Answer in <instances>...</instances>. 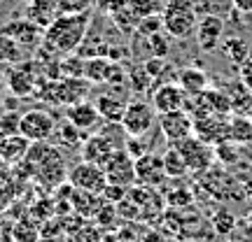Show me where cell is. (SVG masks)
I'll use <instances>...</instances> for the list:
<instances>
[{
  "mask_svg": "<svg viewBox=\"0 0 252 242\" xmlns=\"http://www.w3.org/2000/svg\"><path fill=\"white\" fill-rule=\"evenodd\" d=\"M89 30V12L87 14H61L45 30V42L56 54L77 52Z\"/></svg>",
  "mask_w": 252,
  "mask_h": 242,
  "instance_id": "cell-1",
  "label": "cell"
},
{
  "mask_svg": "<svg viewBox=\"0 0 252 242\" xmlns=\"http://www.w3.org/2000/svg\"><path fill=\"white\" fill-rule=\"evenodd\" d=\"M12 238H14V242H40L42 231H40V224H35L33 219H19V221H14Z\"/></svg>",
  "mask_w": 252,
  "mask_h": 242,
  "instance_id": "cell-26",
  "label": "cell"
},
{
  "mask_svg": "<svg viewBox=\"0 0 252 242\" xmlns=\"http://www.w3.org/2000/svg\"><path fill=\"white\" fill-rule=\"evenodd\" d=\"M24 17H26L28 21H33L37 28L47 30L56 19L61 17V12H59L56 0H28L26 14H24Z\"/></svg>",
  "mask_w": 252,
  "mask_h": 242,
  "instance_id": "cell-16",
  "label": "cell"
},
{
  "mask_svg": "<svg viewBox=\"0 0 252 242\" xmlns=\"http://www.w3.org/2000/svg\"><path fill=\"white\" fill-rule=\"evenodd\" d=\"M54 135L59 137V142L68 144V147H82V142L87 140V133H82L80 128H77V126H72L68 119L56 126V133Z\"/></svg>",
  "mask_w": 252,
  "mask_h": 242,
  "instance_id": "cell-28",
  "label": "cell"
},
{
  "mask_svg": "<svg viewBox=\"0 0 252 242\" xmlns=\"http://www.w3.org/2000/svg\"><path fill=\"white\" fill-rule=\"evenodd\" d=\"M222 54L229 58V61L234 63L236 68H241L248 58H250V47H248V42H245L243 37H236V35H231V37H224L222 40Z\"/></svg>",
  "mask_w": 252,
  "mask_h": 242,
  "instance_id": "cell-22",
  "label": "cell"
},
{
  "mask_svg": "<svg viewBox=\"0 0 252 242\" xmlns=\"http://www.w3.org/2000/svg\"><path fill=\"white\" fill-rule=\"evenodd\" d=\"M187 98H196L203 91H208V75L201 68H182L178 70V81H175Z\"/></svg>",
  "mask_w": 252,
  "mask_h": 242,
  "instance_id": "cell-19",
  "label": "cell"
},
{
  "mask_svg": "<svg viewBox=\"0 0 252 242\" xmlns=\"http://www.w3.org/2000/svg\"><path fill=\"white\" fill-rule=\"evenodd\" d=\"M173 147L182 154V159H185V163H187V168L191 172H206L215 163V147L198 140L196 135H191V137L173 144Z\"/></svg>",
  "mask_w": 252,
  "mask_h": 242,
  "instance_id": "cell-6",
  "label": "cell"
},
{
  "mask_svg": "<svg viewBox=\"0 0 252 242\" xmlns=\"http://www.w3.org/2000/svg\"><path fill=\"white\" fill-rule=\"evenodd\" d=\"M24 58V47L19 45L12 35L0 30V63L2 65H17Z\"/></svg>",
  "mask_w": 252,
  "mask_h": 242,
  "instance_id": "cell-24",
  "label": "cell"
},
{
  "mask_svg": "<svg viewBox=\"0 0 252 242\" xmlns=\"http://www.w3.org/2000/svg\"><path fill=\"white\" fill-rule=\"evenodd\" d=\"M103 242H124V235L122 233H105V240Z\"/></svg>",
  "mask_w": 252,
  "mask_h": 242,
  "instance_id": "cell-39",
  "label": "cell"
},
{
  "mask_svg": "<svg viewBox=\"0 0 252 242\" xmlns=\"http://www.w3.org/2000/svg\"><path fill=\"white\" fill-rule=\"evenodd\" d=\"M213 226L220 235H229L236 228V219L229 210H220L215 216H213Z\"/></svg>",
  "mask_w": 252,
  "mask_h": 242,
  "instance_id": "cell-34",
  "label": "cell"
},
{
  "mask_svg": "<svg viewBox=\"0 0 252 242\" xmlns=\"http://www.w3.org/2000/svg\"><path fill=\"white\" fill-rule=\"evenodd\" d=\"M238 147H241V144L231 142V140H224V142L215 144V159L222 161L224 165H234V163L238 161V156H241Z\"/></svg>",
  "mask_w": 252,
  "mask_h": 242,
  "instance_id": "cell-30",
  "label": "cell"
},
{
  "mask_svg": "<svg viewBox=\"0 0 252 242\" xmlns=\"http://www.w3.org/2000/svg\"><path fill=\"white\" fill-rule=\"evenodd\" d=\"M161 159H163V170H166V177H168V180H178V177H185L189 172L182 154L178 152L173 144L166 149V154H163Z\"/></svg>",
  "mask_w": 252,
  "mask_h": 242,
  "instance_id": "cell-25",
  "label": "cell"
},
{
  "mask_svg": "<svg viewBox=\"0 0 252 242\" xmlns=\"http://www.w3.org/2000/svg\"><path fill=\"white\" fill-rule=\"evenodd\" d=\"M7 86L12 89L14 96H28V93H35L37 84H35V75L31 72V65H26V63L14 65V68L7 72Z\"/></svg>",
  "mask_w": 252,
  "mask_h": 242,
  "instance_id": "cell-18",
  "label": "cell"
},
{
  "mask_svg": "<svg viewBox=\"0 0 252 242\" xmlns=\"http://www.w3.org/2000/svg\"><path fill=\"white\" fill-rule=\"evenodd\" d=\"M238 80L243 81L245 86L252 91V56L241 65V68H238Z\"/></svg>",
  "mask_w": 252,
  "mask_h": 242,
  "instance_id": "cell-37",
  "label": "cell"
},
{
  "mask_svg": "<svg viewBox=\"0 0 252 242\" xmlns=\"http://www.w3.org/2000/svg\"><path fill=\"white\" fill-rule=\"evenodd\" d=\"M19 133L26 137L28 142H47L56 133V119L47 109L33 108L26 109L19 117Z\"/></svg>",
  "mask_w": 252,
  "mask_h": 242,
  "instance_id": "cell-5",
  "label": "cell"
},
{
  "mask_svg": "<svg viewBox=\"0 0 252 242\" xmlns=\"http://www.w3.org/2000/svg\"><path fill=\"white\" fill-rule=\"evenodd\" d=\"M194 135L208 144H220L229 140V119L226 117H203L194 119Z\"/></svg>",
  "mask_w": 252,
  "mask_h": 242,
  "instance_id": "cell-15",
  "label": "cell"
},
{
  "mask_svg": "<svg viewBox=\"0 0 252 242\" xmlns=\"http://www.w3.org/2000/svg\"><path fill=\"white\" fill-rule=\"evenodd\" d=\"M68 182L72 184V188L87 191V193H96V196H103V191L108 187V180H105L103 168L94 165V163H87V161L77 163V165L68 172Z\"/></svg>",
  "mask_w": 252,
  "mask_h": 242,
  "instance_id": "cell-8",
  "label": "cell"
},
{
  "mask_svg": "<svg viewBox=\"0 0 252 242\" xmlns=\"http://www.w3.org/2000/svg\"><path fill=\"white\" fill-rule=\"evenodd\" d=\"M126 105H128V103L117 98L115 93H103V96L96 100V109H98L100 119H103L105 124H122Z\"/></svg>",
  "mask_w": 252,
  "mask_h": 242,
  "instance_id": "cell-21",
  "label": "cell"
},
{
  "mask_svg": "<svg viewBox=\"0 0 252 242\" xmlns=\"http://www.w3.org/2000/svg\"><path fill=\"white\" fill-rule=\"evenodd\" d=\"M28 149H31V142L21 133L14 135H5L0 137V159L5 163H19L26 159Z\"/></svg>",
  "mask_w": 252,
  "mask_h": 242,
  "instance_id": "cell-20",
  "label": "cell"
},
{
  "mask_svg": "<svg viewBox=\"0 0 252 242\" xmlns=\"http://www.w3.org/2000/svg\"><path fill=\"white\" fill-rule=\"evenodd\" d=\"M0 30H5L7 35H12L19 45L24 47V49H35V47L40 45V40L45 37V30H42V28H37L35 24H33V21H28L26 17L12 19V21L5 24Z\"/></svg>",
  "mask_w": 252,
  "mask_h": 242,
  "instance_id": "cell-14",
  "label": "cell"
},
{
  "mask_svg": "<svg viewBox=\"0 0 252 242\" xmlns=\"http://www.w3.org/2000/svg\"><path fill=\"white\" fill-rule=\"evenodd\" d=\"M117 149H124V147L119 142H115V140L105 133L87 135V140H84L80 147L82 161L94 163V165H98V168H105V163L112 159V154L117 152Z\"/></svg>",
  "mask_w": 252,
  "mask_h": 242,
  "instance_id": "cell-9",
  "label": "cell"
},
{
  "mask_svg": "<svg viewBox=\"0 0 252 242\" xmlns=\"http://www.w3.org/2000/svg\"><path fill=\"white\" fill-rule=\"evenodd\" d=\"M229 140L236 144L252 142V119L245 114H231L229 117Z\"/></svg>",
  "mask_w": 252,
  "mask_h": 242,
  "instance_id": "cell-23",
  "label": "cell"
},
{
  "mask_svg": "<svg viewBox=\"0 0 252 242\" xmlns=\"http://www.w3.org/2000/svg\"><path fill=\"white\" fill-rule=\"evenodd\" d=\"M231 5L238 14H252V0H231Z\"/></svg>",
  "mask_w": 252,
  "mask_h": 242,
  "instance_id": "cell-38",
  "label": "cell"
},
{
  "mask_svg": "<svg viewBox=\"0 0 252 242\" xmlns=\"http://www.w3.org/2000/svg\"><path fill=\"white\" fill-rule=\"evenodd\" d=\"M128 84H131L135 91H150V89H154V86H157V84H154V80H152V75L145 70V65H140V68H133V70H131V75H128Z\"/></svg>",
  "mask_w": 252,
  "mask_h": 242,
  "instance_id": "cell-31",
  "label": "cell"
},
{
  "mask_svg": "<svg viewBox=\"0 0 252 242\" xmlns=\"http://www.w3.org/2000/svg\"><path fill=\"white\" fill-rule=\"evenodd\" d=\"M103 240H105V235L100 231V226L87 224V221L75 233H70V242H103Z\"/></svg>",
  "mask_w": 252,
  "mask_h": 242,
  "instance_id": "cell-29",
  "label": "cell"
},
{
  "mask_svg": "<svg viewBox=\"0 0 252 242\" xmlns=\"http://www.w3.org/2000/svg\"><path fill=\"white\" fill-rule=\"evenodd\" d=\"M12 228H14V221H9L5 215H0V242H12Z\"/></svg>",
  "mask_w": 252,
  "mask_h": 242,
  "instance_id": "cell-36",
  "label": "cell"
},
{
  "mask_svg": "<svg viewBox=\"0 0 252 242\" xmlns=\"http://www.w3.org/2000/svg\"><path fill=\"white\" fill-rule=\"evenodd\" d=\"M65 119H68L72 126H77L82 133H89V131H94V128L98 126L100 114H98V109H96V105L82 100V103H75V105L68 108Z\"/></svg>",
  "mask_w": 252,
  "mask_h": 242,
  "instance_id": "cell-17",
  "label": "cell"
},
{
  "mask_svg": "<svg viewBox=\"0 0 252 242\" xmlns=\"http://www.w3.org/2000/svg\"><path fill=\"white\" fill-rule=\"evenodd\" d=\"M243 228H245V233H248V235H250V238H252V215H250V216H248V219H245V224H243Z\"/></svg>",
  "mask_w": 252,
  "mask_h": 242,
  "instance_id": "cell-40",
  "label": "cell"
},
{
  "mask_svg": "<svg viewBox=\"0 0 252 242\" xmlns=\"http://www.w3.org/2000/svg\"><path fill=\"white\" fill-rule=\"evenodd\" d=\"M198 7L194 0H166L161 9L163 30L175 40H185L196 33L198 26Z\"/></svg>",
  "mask_w": 252,
  "mask_h": 242,
  "instance_id": "cell-3",
  "label": "cell"
},
{
  "mask_svg": "<svg viewBox=\"0 0 252 242\" xmlns=\"http://www.w3.org/2000/svg\"><path fill=\"white\" fill-rule=\"evenodd\" d=\"M224 40V19L217 17V14H206V17L198 19L196 26V42L201 47V52L213 54L222 47Z\"/></svg>",
  "mask_w": 252,
  "mask_h": 242,
  "instance_id": "cell-12",
  "label": "cell"
},
{
  "mask_svg": "<svg viewBox=\"0 0 252 242\" xmlns=\"http://www.w3.org/2000/svg\"><path fill=\"white\" fill-rule=\"evenodd\" d=\"M163 5H166V2H161V0H131V7H133V12L140 19L161 14Z\"/></svg>",
  "mask_w": 252,
  "mask_h": 242,
  "instance_id": "cell-32",
  "label": "cell"
},
{
  "mask_svg": "<svg viewBox=\"0 0 252 242\" xmlns=\"http://www.w3.org/2000/svg\"><path fill=\"white\" fill-rule=\"evenodd\" d=\"M168 33L161 30V33H154L150 37H143L145 40V49H147V54L150 58H166L168 52H171V42H168Z\"/></svg>",
  "mask_w": 252,
  "mask_h": 242,
  "instance_id": "cell-27",
  "label": "cell"
},
{
  "mask_svg": "<svg viewBox=\"0 0 252 242\" xmlns=\"http://www.w3.org/2000/svg\"><path fill=\"white\" fill-rule=\"evenodd\" d=\"M26 165H31V172L49 188L61 187L63 182H68L65 161H63L61 152L49 142L31 144V149L26 154Z\"/></svg>",
  "mask_w": 252,
  "mask_h": 242,
  "instance_id": "cell-2",
  "label": "cell"
},
{
  "mask_svg": "<svg viewBox=\"0 0 252 242\" xmlns=\"http://www.w3.org/2000/svg\"><path fill=\"white\" fill-rule=\"evenodd\" d=\"M187 93L175 84V81H163L157 84L152 89V108L157 109V114H168V112H178V109L187 108Z\"/></svg>",
  "mask_w": 252,
  "mask_h": 242,
  "instance_id": "cell-10",
  "label": "cell"
},
{
  "mask_svg": "<svg viewBox=\"0 0 252 242\" xmlns=\"http://www.w3.org/2000/svg\"><path fill=\"white\" fill-rule=\"evenodd\" d=\"M166 180L168 177H166V170H163L161 156L147 152L145 156L135 159V184L154 188V187H161Z\"/></svg>",
  "mask_w": 252,
  "mask_h": 242,
  "instance_id": "cell-13",
  "label": "cell"
},
{
  "mask_svg": "<svg viewBox=\"0 0 252 242\" xmlns=\"http://www.w3.org/2000/svg\"><path fill=\"white\" fill-rule=\"evenodd\" d=\"M105 180L108 184L112 187H122V188H128L135 184V159L126 149H117L112 154V159L105 163Z\"/></svg>",
  "mask_w": 252,
  "mask_h": 242,
  "instance_id": "cell-7",
  "label": "cell"
},
{
  "mask_svg": "<svg viewBox=\"0 0 252 242\" xmlns=\"http://www.w3.org/2000/svg\"><path fill=\"white\" fill-rule=\"evenodd\" d=\"M159 128H161L163 137L168 144H178L194 135V119L187 109H178V112H168L159 117Z\"/></svg>",
  "mask_w": 252,
  "mask_h": 242,
  "instance_id": "cell-11",
  "label": "cell"
},
{
  "mask_svg": "<svg viewBox=\"0 0 252 242\" xmlns=\"http://www.w3.org/2000/svg\"><path fill=\"white\" fill-rule=\"evenodd\" d=\"M157 109L152 108V103H145V100H131L124 109V117H122V131L128 137H143L154 128V124L159 121Z\"/></svg>",
  "mask_w": 252,
  "mask_h": 242,
  "instance_id": "cell-4",
  "label": "cell"
},
{
  "mask_svg": "<svg viewBox=\"0 0 252 242\" xmlns=\"http://www.w3.org/2000/svg\"><path fill=\"white\" fill-rule=\"evenodd\" d=\"M143 65H145V70L152 75L154 81L159 80V77H161L166 70H171V65H168V61H166V58H147Z\"/></svg>",
  "mask_w": 252,
  "mask_h": 242,
  "instance_id": "cell-35",
  "label": "cell"
},
{
  "mask_svg": "<svg viewBox=\"0 0 252 242\" xmlns=\"http://www.w3.org/2000/svg\"><path fill=\"white\" fill-rule=\"evenodd\" d=\"M61 14H87L94 0H56Z\"/></svg>",
  "mask_w": 252,
  "mask_h": 242,
  "instance_id": "cell-33",
  "label": "cell"
}]
</instances>
